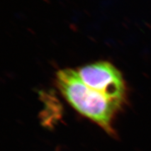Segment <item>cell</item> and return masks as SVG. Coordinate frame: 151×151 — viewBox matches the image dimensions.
Listing matches in <instances>:
<instances>
[{
  "instance_id": "cell-2",
  "label": "cell",
  "mask_w": 151,
  "mask_h": 151,
  "mask_svg": "<svg viewBox=\"0 0 151 151\" xmlns=\"http://www.w3.org/2000/svg\"><path fill=\"white\" fill-rule=\"evenodd\" d=\"M78 73L87 86L122 107L127 101L128 88L119 69L108 62L100 61L79 68Z\"/></svg>"
},
{
  "instance_id": "cell-1",
  "label": "cell",
  "mask_w": 151,
  "mask_h": 151,
  "mask_svg": "<svg viewBox=\"0 0 151 151\" xmlns=\"http://www.w3.org/2000/svg\"><path fill=\"white\" fill-rule=\"evenodd\" d=\"M55 83L63 96L74 109L100 125L107 133L113 134L112 122L122 107L85 84L77 70H59Z\"/></svg>"
}]
</instances>
